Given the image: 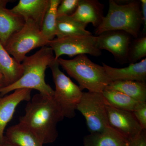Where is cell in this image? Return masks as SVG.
I'll return each mask as SVG.
<instances>
[{
  "mask_svg": "<svg viewBox=\"0 0 146 146\" xmlns=\"http://www.w3.org/2000/svg\"><path fill=\"white\" fill-rule=\"evenodd\" d=\"M53 98L35 94L27 104L25 115L19 119V123L34 133L43 145L56 140L58 123L64 118Z\"/></svg>",
  "mask_w": 146,
  "mask_h": 146,
  "instance_id": "obj_1",
  "label": "cell"
},
{
  "mask_svg": "<svg viewBox=\"0 0 146 146\" xmlns=\"http://www.w3.org/2000/svg\"><path fill=\"white\" fill-rule=\"evenodd\" d=\"M54 59L53 51L50 47L46 46L30 56H26L22 64L23 74L20 79L8 86L0 87V96H6L16 89H35L40 94L53 98L54 90L45 82V72Z\"/></svg>",
  "mask_w": 146,
  "mask_h": 146,
  "instance_id": "obj_2",
  "label": "cell"
},
{
  "mask_svg": "<svg viewBox=\"0 0 146 146\" xmlns=\"http://www.w3.org/2000/svg\"><path fill=\"white\" fill-rule=\"evenodd\" d=\"M70 76L78 82L82 91L102 93L111 82L103 66L94 63L86 54H80L72 59L59 58L57 60Z\"/></svg>",
  "mask_w": 146,
  "mask_h": 146,
  "instance_id": "obj_3",
  "label": "cell"
},
{
  "mask_svg": "<svg viewBox=\"0 0 146 146\" xmlns=\"http://www.w3.org/2000/svg\"><path fill=\"white\" fill-rule=\"evenodd\" d=\"M142 25L141 1L133 0L119 4L116 1L110 0L107 15L96 28L95 34L98 36L108 31L120 30L136 38L139 36Z\"/></svg>",
  "mask_w": 146,
  "mask_h": 146,
  "instance_id": "obj_4",
  "label": "cell"
},
{
  "mask_svg": "<svg viewBox=\"0 0 146 146\" xmlns=\"http://www.w3.org/2000/svg\"><path fill=\"white\" fill-rule=\"evenodd\" d=\"M59 66L57 60L55 59L49 66L55 86L53 98L60 108L64 118L72 119L75 117L76 106L83 92L60 70Z\"/></svg>",
  "mask_w": 146,
  "mask_h": 146,
  "instance_id": "obj_5",
  "label": "cell"
},
{
  "mask_svg": "<svg viewBox=\"0 0 146 146\" xmlns=\"http://www.w3.org/2000/svg\"><path fill=\"white\" fill-rule=\"evenodd\" d=\"M49 42L42 34L41 28L29 20L20 30L10 36L4 47L16 61L21 63L27 53L36 48L48 46Z\"/></svg>",
  "mask_w": 146,
  "mask_h": 146,
  "instance_id": "obj_6",
  "label": "cell"
},
{
  "mask_svg": "<svg viewBox=\"0 0 146 146\" xmlns=\"http://www.w3.org/2000/svg\"><path fill=\"white\" fill-rule=\"evenodd\" d=\"M106 105L102 93L83 92L76 110L85 118L90 133L100 131L109 125Z\"/></svg>",
  "mask_w": 146,
  "mask_h": 146,
  "instance_id": "obj_7",
  "label": "cell"
},
{
  "mask_svg": "<svg viewBox=\"0 0 146 146\" xmlns=\"http://www.w3.org/2000/svg\"><path fill=\"white\" fill-rule=\"evenodd\" d=\"M48 46L53 51L56 60L63 55L72 57L89 54L98 57L102 53L98 46L97 36L92 34L56 38L50 41Z\"/></svg>",
  "mask_w": 146,
  "mask_h": 146,
  "instance_id": "obj_8",
  "label": "cell"
},
{
  "mask_svg": "<svg viewBox=\"0 0 146 146\" xmlns=\"http://www.w3.org/2000/svg\"><path fill=\"white\" fill-rule=\"evenodd\" d=\"M97 36L98 46L100 50L111 53L116 61L123 64L127 63L128 55L132 36L124 31H108Z\"/></svg>",
  "mask_w": 146,
  "mask_h": 146,
  "instance_id": "obj_9",
  "label": "cell"
},
{
  "mask_svg": "<svg viewBox=\"0 0 146 146\" xmlns=\"http://www.w3.org/2000/svg\"><path fill=\"white\" fill-rule=\"evenodd\" d=\"M109 125L127 140L136 137L143 129L133 112L117 109L107 104Z\"/></svg>",
  "mask_w": 146,
  "mask_h": 146,
  "instance_id": "obj_10",
  "label": "cell"
},
{
  "mask_svg": "<svg viewBox=\"0 0 146 146\" xmlns=\"http://www.w3.org/2000/svg\"><path fill=\"white\" fill-rule=\"evenodd\" d=\"M31 89H18L12 94L0 96V141L4 139L5 130L7 124L11 120L16 107L23 101L31 99Z\"/></svg>",
  "mask_w": 146,
  "mask_h": 146,
  "instance_id": "obj_11",
  "label": "cell"
},
{
  "mask_svg": "<svg viewBox=\"0 0 146 146\" xmlns=\"http://www.w3.org/2000/svg\"><path fill=\"white\" fill-rule=\"evenodd\" d=\"M102 65L111 82L136 81L146 82V58L138 63H131L124 68H114L104 63Z\"/></svg>",
  "mask_w": 146,
  "mask_h": 146,
  "instance_id": "obj_12",
  "label": "cell"
},
{
  "mask_svg": "<svg viewBox=\"0 0 146 146\" xmlns=\"http://www.w3.org/2000/svg\"><path fill=\"white\" fill-rule=\"evenodd\" d=\"M11 1L0 0V42L3 46L10 36L20 30L25 22L22 16L7 8V5Z\"/></svg>",
  "mask_w": 146,
  "mask_h": 146,
  "instance_id": "obj_13",
  "label": "cell"
},
{
  "mask_svg": "<svg viewBox=\"0 0 146 146\" xmlns=\"http://www.w3.org/2000/svg\"><path fill=\"white\" fill-rule=\"evenodd\" d=\"M50 3V0H20L11 10L22 16L25 22L29 20L33 21L41 29Z\"/></svg>",
  "mask_w": 146,
  "mask_h": 146,
  "instance_id": "obj_14",
  "label": "cell"
},
{
  "mask_svg": "<svg viewBox=\"0 0 146 146\" xmlns=\"http://www.w3.org/2000/svg\"><path fill=\"white\" fill-rule=\"evenodd\" d=\"M104 5L97 0H79L76 10L71 16L82 23H91L96 29L104 18Z\"/></svg>",
  "mask_w": 146,
  "mask_h": 146,
  "instance_id": "obj_15",
  "label": "cell"
},
{
  "mask_svg": "<svg viewBox=\"0 0 146 146\" xmlns=\"http://www.w3.org/2000/svg\"><path fill=\"white\" fill-rule=\"evenodd\" d=\"M83 142L84 146H127L128 140L109 125L84 136Z\"/></svg>",
  "mask_w": 146,
  "mask_h": 146,
  "instance_id": "obj_16",
  "label": "cell"
},
{
  "mask_svg": "<svg viewBox=\"0 0 146 146\" xmlns=\"http://www.w3.org/2000/svg\"><path fill=\"white\" fill-rule=\"evenodd\" d=\"M0 70L3 77V86L15 83L23 74L22 63L16 61L0 42Z\"/></svg>",
  "mask_w": 146,
  "mask_h": 146,
  "instance_id": "obj_17",
  "label": "cell"
},
{
  "mask_svg": "<svg viewBox=\"0 0 146 146\" xmlns=\"http://www.w3.org/2000/svg\"><path fill=\"white\" fill-rule=\"evenodd\" d=\"M5 137L16 146H43L44 145L34 133L19 123L9 127Z\"/></svg>",
  "mask_w": 146,
  "mask_h": 146,
  "instance_id": "obj_18",
  "label": "cell"
},
{
  "mask_svg": "<svg viewBox=\"0 0 146 146\" xmlns=\"http://www.w3.org/2000/svg\"><path fill=\"white\" fill-rule=\"evenodd\" d=\"M87 26L71 16L57 17L56 36V38H61L66 36L92 35L90 31L86 30Z\"/></svg>",
  "mask_w": 146,
  "mask_h": 146,
  "instance_id": "obj_19",
  "label": "cell"
},
{
  "mask_svg": "<svg viewBox=\"0 0 146 146\" xmlns=\"http://www.w3.org/2000/svg\"><path fill=\"white\" fill-rule=\"evenodd\" d=\"M105 89L116 90L140 102L146 101V84L136 81L112 82Z\"/></svg>",
  "mask_w": 146,
  "mask_h": 146,
  "instance_id": "obj_20",
  "label": "cell"
},
{
  "mask_svg": "<svg viewBox=\"0 0 146 146\" xmlns=\"http://www.w3.org/2000/svg\"><path fill=\"white\" fill-rule=\"evenodd\" d=\"M102 94L108 104L118 109L132 112L140 103L116 90L105 89Z\"/></svg>",
  "mask_w": 146,
  "mask_h": 146,
  "instance_id": "obj_21",
  "label": "cell"
},
{
  "mask_svg": "<svg viewBox=\"0 0 146 146\" xmlns=\"http://www.w3.org/2000/svg\"><path fill=\"white\" fill-rule=\"evenodd\" d=\"M60 2V0H50L49 7L42 23L41 31L49 42L53 40L56 36L57 8Z\"/></svg>",
  "mask_w": 146,
  "mask_h": 146,
  "instance_id": "obj_22",
  "label": "cell"
},
{
  "mask_svg": "<svg viewBox=\"0 0 146 146\" xmlns=\"http://www.w3.org/2000/svg\"><path fill=\"white\" fill-rule=\"evenodd\" d=\"M146 56V35H142L131 41L128 55L127 63H137Z\"/></svg>",
  "mask_w": 146,
  "mask_h": 146,
  "instance_id": "obj_23",
  "label": "cell"
},
{
  "mask_svg": "<svg viewBox=\"0 0 146 146\" xmlns=\"http://www.w3.org/2000/svg\"><path fill=\"white\" fill-rule=\"evenodd\" d=\"M79 0H62L57 8V17L71 16L75 12Z\"/></svg>",
  "mask_w": 146,
  "mask_h": 146,
  "instance_id": "obj_24",
  "label": "cell"
},
{
  "mask_svg": "<svg viewBox=\"0 0 146 146\" xmlns=\"http://www.w3.org/2000/svg\"><path fill=\"white\" fill-rule=\"evenodd\" d=\"M143 129H146V102H140L132 112Z\"/></svg>",
  "mask_w": 146,
  "mask_h": 146,
  "instance_id": "obj_25",
  "label": "cell"
},
{
  "mask_svg": "<svg viewBox=\"0 0 146 146\" xmlns=\"http://www.w3.org/2000/svg\"><path fill=\"white\" fill-rule=\"evenodd\" d=\"M127 146H146V130H143L135 138L128 140Z\"/></svg>",
  "mask_w": 146,
  "mask_h": 146,
  "instance_id": "obj_26",
  "label": "cell"
},
{
  "mask_svg": "<svg viewBox=\"0 0 146 146\" xmlns=\"http://www.w3.org/2000/svg\"><path fill=\"white\" fill-rule=\"evenodd\" d=\"M141 11L142 14L143 25L142 35H146V1L141 0Z\"/></svg>",
  "mask_w": 146,
  "mask_h": 146,
  "instance_id": "obj_27",
  "label": "cell"
},
{
  "mask_svg": "<svg viewBox=\"0 0 146 146\" xmlns=\"http://www.w3.org/2000/svg\"><path fill=\"white\" fill-rule=\"evenodd\" d=\"M3 146H16L9 142L5 138V137L4 139V141H3Z\"/></svg>",
  "mask_w": 146,
  "mask_h": 146,
  "instance_id": "obj_28",
  "label": "cell"
},
{
  "mask_svg": "<svg viewBox=\"0 0 146 146\" xmlns=\"http://www.w3.org/2000/svg\"><path fill=\"white\" fill-rule=\"evenodd\" d=\"M3 77L0 70V86L1 87H3Z\"/></svg>",
  "mask_w": 146,
  "mask_h": 146,
  "instance_id": "obj_29",
  "label": "cell"
},
{
  "mask_svg": "<svg viewBox=\"0 0 146 146\" xmlns=\"http://www.w3.org/2000/svg\"><path fill=\"white\" fill-rule=\"evenodd\" d=\"M0 146H3V143H1V141H0Z\"/></svg>",
  "mask_w": 146,
  "mask_h": 146,
  "instance_id": "obj_30",
  "label": "cell"
},
{
  "mask_svg": "<svg viewBox=\"0 0 146 146\" xmlns=\"http://www.w3.org/2000/svg\"><path fill=\"white\" fill-rule=\"evenodd\" d=\"M0 87H1V86H0Z\"/></svg>",
  "mask_w": 146,
  "mask_h": 146,
  "instance_id": "obj_31",
  "label": "cell"
}]
</instances>
